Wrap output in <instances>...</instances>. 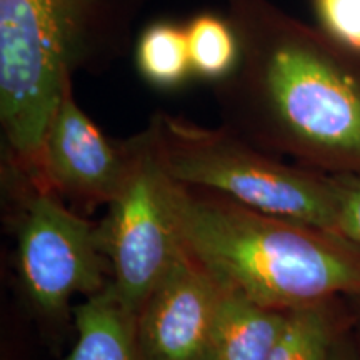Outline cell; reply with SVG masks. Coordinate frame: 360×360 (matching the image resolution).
<instances>
[{"mask_svg":"<svg viewBox=\"0 0 360 360\" xmlns=\"http://www.w3.org/2000/svg\"><path fill=\"white\" fill-rule=\"evenodd\" d=\"M225 2L240 57L215 89L224 127L304 167L360 174V52L270 0Z\"/></svg>","mask_w":360,"mask_h":360,"instance_id":"cell-1","label":"cell"},{"mask_svg":"<svg viewBox=\"0 0 360 360\" xmlns=\"http://www.w3.org/2000/svg\"><path fill=\"white\" fill-rule=\"evenodd\" d=\"M169 193L184 249L224 289L283 310L360 299V249L347 238L172 179Z\"/></svg>","mask_w":360,"mask_h":360,"instance_id":"cell-2","label":"cell"},{"mask_svg":"<svg viewBox=\"0 0 360 360\" xmlns=\"http://www.w3.org/2000/svg\"><path fill=\"white\" fill-rule=\"evenodd\" d=\"M146 0H0V124L11 164L35 179L49 124L79 69L122 56Z\"/></svg>","mask_w":360,"mask_h":360,"instance_id":"cell-3","label":"cell"},{"mask_svg":"<svg viewBox=\"0 0 360 360\" xmlns=\"http://www.w3.org/2000/svg\"><path fill=\"white\" fill-rule=\"evenodd\" d=\"M142 134L160 169L180 186L340 236L332 175L283 164L224 125L202 127L165 112Z\"/></svg>","mask_w":360,"mask_h":360,"instance_id":"cell-4","label":"cell"},{"mask_svg":"<svg viewBox=\"0 0 360 360\" xmlns=\"http://www.w3.org/2000/svg\"><path fill=\"white\" fill-rule=\"evenodd\" d=\"M127 143V177L109 204L105 222L98 229V244L109 264L107 289L135 317L184 245L170 205V179L142 132Z\"/></svg>","mask_w":360,"mask_h":360,"instance_id":"cell-5","label":"cell"},{"mask_svg":"<svg viewBox=\"0 0 360 360\" xmlns=\"http://www.w3.org/2000/svg\"><path fill=\"white\" fill-rule=\"evenodd\" d=\"M17 249L24 289L45 315L65 312L74 295H96L109 285L98 229L44 187L27 197Z\"/></svg>","mask_w":360,"mask_h":360,"instance_id":"cell-6","label":"cell"},{"mask_svg":"<svg viewBox=\"0 0 360 360\" xmlns=\"http://www.w3.org/2000/svg\"><path fill=\"white\" fill-rule=\"evenodd\" d=\"M130 165L129 143L110 141L75 101L67 84L45 132L35 186L85 205H109Z\"/></svg>","mask_w":360,"mask_h":360,"instance_id":"cell-7","label":"cell"},{"mask_svg":"<svg viewBox=\"0 0 360 360\" xmlns=\"http://www.w3.org/2000/svg\"><path fill=\"white\" fill-rule=\"evenodd\" d=\"M222 285L184 249L135 315L143 360H215Z\"/></svg>","mask_w":360,"mask_h":360,"instance_id":"cell-8","label":"cell"},{"mask_svg":"<svg viewBox=\"0 0 360 360\" xmlns=\"http://www.w3.org/2000/svg\"><path fill=\"white\" fill-rule=\"evenodd\" d=\"M287 312L224 289L214 332L215 360H267L285 326Z\"/></svg>","mask_w":360,"mask_h":360,"instance_id":"cell-9","label":"cell"},{"mask_svg":"<svg viewBox=\"0 0 360 360\" xmlns=\"http://www.w3.org/2000/svg\"><path fill=\"white\" fill-rule=\"evenodd\" d=\"M75 330L77 337L67 360H143L135 317L125 312L107 287L79 305Z\"/></svg>","mask_w":360,"mask_h":360,"instance_id":"cell-10","label":"cell"},{"mask_svg":"<svg viewBox=\"0 0 360 360\" xmlns=\"http://www.w3.org/2000/svg\"><path fill=\"white\" fill-rule=\"evenodd\" d=\"M337 299L289 309L285 326L267 360H328L342 319Z\"/></svg>","mask_w":360,"mask_h":360,"instance_id":"cell-11","label":"cell"},{"mask_svg":"<svg viewBox=\"0 0 360 360\" xmlns=\"http://www.w3.org/2000/svg\"><path fill=\"white\" fill-rule=\"evenodd\" d=\"M135 65L142 79L157 89H177L192 72L186 25L159 20L147 25L135 45Z\"/></svg>","mask_w":360,"mask_h":360,"instance_id":"cell-12","label":"cell"},{"mask_svg":"<svg viewBox=\"0 0 360 360\" xmlns=\"http://www.w3.org/2000/svg\"><path fill=\"white\" fill-rule=\"evenodd\" d=\"M192 72L202 79L220 82L232 74L240 57L237 35L227 17L202 12L186 25Z\"/></svg>","mask_w":360,"mask_h":360,"instance_id":"cell-13","label":"cell"},{"mask_svg":"<svg viewBox=\"0 0 360 360\" xmlns=\"http://www.w3.org/2000/svg\"><path fill=\"white\" fill-rule=\"evenodd\" d=\"M322 30L360 52V0H312Z\"/></svg>","mask_w":360,"mask_h":360,"instance_id":"cell-14","label":"cell"},{"mask_svg":"<svg viewBox=\"0 0 360 360\" xmlns=\"http://www.w3.org/2000/svg\"><path fill=\"white\" fill-rule=\"evenodd\" d=\"M339 205V233L360 249V174L332 175Z\"/></svg>","mask_w":360,"mask_h":360,"instance_id":"cell-15","label":"cell"},{"mask_svg":"<svg viewBox=\"0 0 360 360\" xmlns=\"http://www.w3.org/2000/svg\"><path fill=\"white\" fill-rule=\"evenodd\" d=\"M328 360H360L357 349L354 347L352 340H350L344 332L337 337L334 347L330 350V357H328Z\"/></svg>","mask_w":360,"mask_h":360,"instance_id":"cell-16","label":"cell"}]
</instances>
